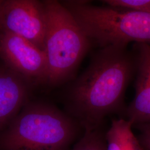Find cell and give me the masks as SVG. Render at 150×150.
Masks as SVG:
<instances>
[{
	"mask_svg": "<svg viewBox=\"0 0 150 150\" xmlns=\"http://www.w3.org/2000/svg\"><path fill=\"white\" fill-rule=\"evenodd\" d=\"M136 71L134 54L127 46L101 48L71 86L69 115L85 131L100 129L107 116L123 109L125 92Z\"/></svg>",
	"mask_w": 150,
	"mask_h": 150,
	"instance_id": "1",
	"label": "cell"
},
{
	"mask_svg": "<svg viewBox=\"0 0 150 150\" xmlns=\"http://www.w3.org/2000/svg\"><path fill=\"white\" fill-rule=\"evenodd\" d=\"M79 125L43 102L26 103L0 131V150H67Z\"/></svg>",
	"mask_w": 150,
	"mask_h": 150,
	"instance_id": "2",
	"label": "cell"
},
{
	"mask_svg": "<svg viewBox=\"0 0 150 150\" xmlns=\"http://www.w3.org/2000/svg\"><path fill=\"white\" fill-rule=\"evenodd\" d=\"M61 3L91 42L101 48L127 46L131 42L150 43V13L107 5H92L87 1Z\"/></svg>",
	"mask_w": 150,
	"mask_h": 150,
	"instance_id": "3",
	"label": "cell"
},
{
	"mask_svg": "<svg viewBox=\"0 0 150 150\" xmlns=\"http://www.w3.org/2000/svg\"><path fill=\"white\" fill-rule=\"evenodd\" d=\"M47 18L45 42L47 83L56 85L74 74L91 47V42L74 16L57 1H44Z\"/></svg>",
	"mask_w": 150,
	"mask_h": 150,
	"instance_id": "4",
	"label": "cell"
},
{
	"mask_svg": "<svg viewBox=\"0 0 150 150\" xmlns=\"http://www.w3.org/2000/svg\"><path fill=\"white\" fill-rule=\"evenodd\" d=\"M1 22L2 32L23 38L44 51L47 18L43 1L4 0Z\"/></svg>",
	"mask_w": 150,
	"mask_h": 150,
	"instance_id": "5",
	"label": "cell"
},
{
	"mask_svg": "<svg viewBox=\"0 0 150 150\" xmlns=\"http://www.w3.org/2000/svg\"><path fill=\"white\" fill-rule=\"evenodd\" d=\"M0 57L12 71L23 80L47 82L48 67L45 51L25 38L1 32Z\"/></svg>",
	"mask_w": 150,
	"mask_h": 150,
	"instance_id": "6",
	"label": "cell"
},
{
	"mask_svg": "<svg viewBox=\"0 0 150 150\" xmlns=\"http://www.w3.org/2000/svg\"><path fill=\"white\" fill-rule=\"evenodd\" d=\"M132 51L136 64V93L125 113L127 120L136 126L150 122V45L135 43Z\"/></svg>",
	"mask_w": 150,
	"mask_h": 150,
	"instance_id": "7",
	"label": "cell"
},
{
	"mask_svg": "<svg viewBox=\"0 0 150 150\" xmlns=\"http://www.w3.org/2000/svg\"><path fill=\"white\" fill-rule=\"evenodd\" d=\"M25 80L11 70L0 71V131L27 103Z\"/></svg>",
	"mask_w": 150,
	"mask_h": 150,
	"instance_id": "8",
	"label": "cell"
},
{
	"mask_svg": "<svg viewBox=\"0 0 150 150\" xmlns=\"http://www.w3.org/2000/svg\"><path fill=\"white\" fill-rule=\"evenodd\" d=\"M127 120H113L105 134L106 150H144Z\"/></svg>",
	"mask_w": 150,
	"mask_h": 150,
	"instance_id": "9",
	"label": "cell"
},
{
	"mask_svg": "<svg viewBox=\"0 0 150 150\" xmlns=\"http://www.w3.org/2000/svg\"><path fill=\"white\" fill-rule=\"evenodd\" d=\"M72 150H106L105 135L100 129L85 131L83 136Z\"/></svg>",
	"mask_w": 150,
	"mask_h": 150,
	"instance_id": "10",
	"label": "cell"
},
{
	"mask_svg": "<svg viewBox=\"0 0 150 150\" xmlns=\"http://www.w3.org/2000/svg\"><path fill=\"white\" fill-rule=\"evenodd\" d=\"M103 4L113 7L150 13V0H104Z\"/></svg>",
	"mask_w": 150,
	"mask_h": 150,
	"instance_id": "11",
	"label": "cell"
},
{
	"mask_svg": "<svg viewBox=\"0 0 150 150\" xmlns=\"http://www.w3.org/2000/svg\"><path fill=\"white\" fill-rule=\"evenodd\" d=\"M140 131L139 140L143 150H150V122L136 126Z\"/></svg>",
	"mask_w": 150,
	"mask_h": 150,
	"instance_id": "12",
	"label": "cell"
},
{
	"mask_svg": "<svg viewBox=\"0 0 150 150\" xmlns=\"http://www.w3.org/2000/svg\"><path fill=\"white\" fill-rule=\"evenodd\" d=\"M4 0H0V33L2 32V27H1V12H2V6L4 4Z\"/></svg>",
	"mask_w": 150,
	"mask_h": 150,
	"instance_id": "13",
	"label": "cell"
}]
</instances>
